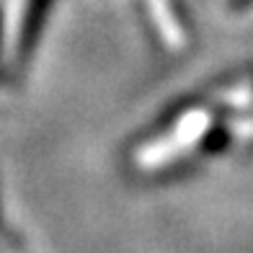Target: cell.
<instances>
[{"label": "cell", "instance_id": "1", "mask_svg": "<svg viewBox=\"0 0 253 253\" xmlns=\"http://www.w3.org/2000/svg\"><path fill=\"white\" fill-rule=\"evenodd\" d=\"M210 122L212 117L207 109H189L160 142L142 147L140 155H137L140 166L160 168V166H168V160L181 158L183 153L199 147L204 140H210Z\"/></svg>", "mask_w": 253, "mask_h": 253}, {"label": "cell", "instance_id": "2", "mask_svg": "<svg viewBox=\"0 0 253 253\" xmlns=\"http://www.w3.org/2000/svg\"><path fill=\"white\" fill-rule=\"evenodd\" d=\"M49 5L52 0H13L10 3L5 21V47L10 65H24L29 60L31 49L37 47L44 18L49 13Z\"/></svg>", "mask_w": 253, "mask_h": 253}, {"label": "cell", "instance_id": "3", "mask_svg": "<svg viewBox=\"0 0 253 253\" xmlns=\"http://www.w3.org/2000/svg\"><path fill=\"white\" fill-rule=\"evenodd\" d=\"M147 10L153 16V24L158 29V34L163 37V44L168 49H183L189 44V31L186 24L181 18V10L176 5V0H145Z\"/></svg>", "mask_w": 253, "mask_h": 253}, {"label": "cell", "instance_id": "4", "mask_svg": "<svg viewBox=\"0 0 253 253\" xmlns=\"http://www.w3.org/2000/svg\"><path fill=\"white\" fill-rule=\"evenodd\" d=\"M0 70H3V67H0Z\"/></svg>", "mask_w": 253, "mask_h": 253}]
</instances>
